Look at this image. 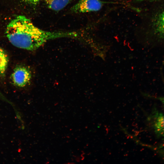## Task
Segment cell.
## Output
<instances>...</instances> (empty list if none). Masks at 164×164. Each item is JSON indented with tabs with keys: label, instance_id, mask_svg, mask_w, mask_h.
I'll return each instance as SVG.
<instances>
[{
	"label": "cell",
	"instance_id": "9c48e42d",
	"mask_svg": "<svg viewBox=\"0 0 164 164\" xmlns=\"http://www.w3.org/2000/svg\"><path fill=\"white\" fill-rule=\"evenodd\" d=\"M160 100L164 106V96L163 97H160Z\"/></svg>",
	"mask_w": 164,
	"mask_h": 164
},
{
	"label": "cell",
	"instance_id": "277c9868",
	"mask_svg": "<svg viewBox=\"0 0 164 164\" xmlns=\"http://www.w3.org/2000/svg\"><path fill=\"white\" fill-rule=\"evenodd\" d=\"M154 118L153 127L155 132L164 137V114L156 112Z\"/></svg>",
	"mask_w": 164,
	"mask_h": 164
},
{
	"label": "cell",
	"instance_id": "6da1fadb",
	"mask_svg": "<svg viewBox=\"0 0 164 164\" xmlns=\"http://www.w3.org/2000/svg\"><path fill=\"white\" fill-rule=\"evenodd\" d=\"M5 35L15 46L29 50L38 49L49 40L63 37H76L74 32H50L42 30L35 26L25 16H16L7 26Z\"/></svg>",
	"mask_w": 164,
	"mask_h": 164
},
{
	"label": "cell",
	"instance_id": "52a82bcc",
	"mask_svg": "<svg viewBox=\"0 0 164 164\" xmlns=\"http://www.w3.org/2000/svg\"><path fill=\"white\" fill-rule=\"evenodd\" d=\"M155 28L156 32L164 39V10L158 16L155 23Z\"/></svg>",
	"mask_w": 164,
	"mask_h": 164
},
{
	"label": "cell",
	"instance_id": "30bf717a",
	"mask_svg": "<svg viewBox=\"0 0 164 164\" xmlns=\"http://www.w3.org/2000/svg\"></svg>",
	"mask_w": 164,
	"mask_h": 164
},
{
	"label": "cell",
	"instance_id": "3957f363",
	"mask_svg": "<svg viewBox=\"0 0 164 164\" xmlns=\"http://www.w3.org/2000/svg\"><path fill=\"white\" fill-rule=\"evenodd\" d=\"M104 2L100 0H79L72 8L76 12L86 13L99 11Z\"/></svg>",
	"mask_w": 164,
	"mask_h": 164
},
{
	"label": "cell",
	"instance_id": "7a4b0ae2",
	"mask_svg": "<svg viewBox=\"0 0 164 164\" xmlns=\"http://www.w3.org/2000/svg\"><path fill=\"white\" fill-rule=\"evenodd\" d=\"M31 74L27 67L22 66L16 67L13 70L11 76L13 84L19 87L25 86L30 81Z\"/></svg>",
	"mask_w": 164,
	"mask_h": 164
},
{
	"label": "cell",
	"instance_id": "8992f818",
	"mask_svg": "<svg viewBox=\"0 0 164 164\" xmlns=\"http://www.w3.org/2000/svg\"><path fill=\"white\" fill-rule=\"evenodd\" d=\"M9 62L8 56L3 50L0 47V76H4Z\"/></svg>",
	"mask_w": 164,
	"mask_h": 164
},
{
	"label": "cell",
	"instance_id": "5b68a950",
	"mask_svg": "<svg viewBox=\"0 0 164 164\" xmlns=\"http://www.w3.org/2000/svg\"><path fill=\"white\" fill-rule=\"evenodd\" d=\"M48 8L55 11H60L65 8L70 0H44Z\"/></svg>",
	"mask_w": 164,
	"mask_h": 164
},
{
	"label": "cell",
	"instance_id": "ba28073f",
	"mask_svg": "<svg viewBox=\"0 0 164 164\" xmlns=\"http://www.w3.org/2000/svg\"><path fill=\"white\" fill-rule=\"evenodd\" d=\"M24 1L32 5H36L41 0H23Z\"/></svg>",
	"mask_w": 164,
	"mask_h": 164
}]
</instances>
